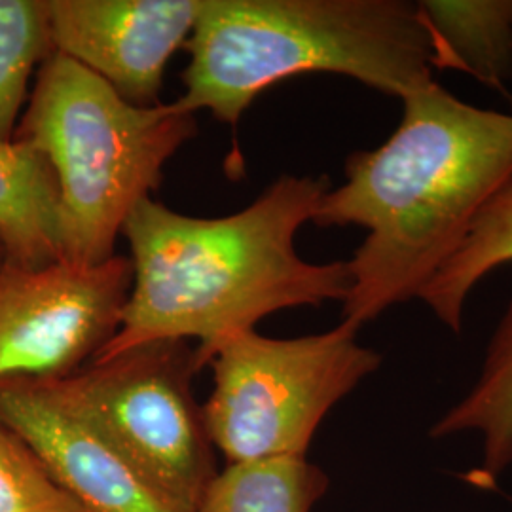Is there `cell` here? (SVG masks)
Listing matches in <instances>:
<instances>
[{
	"label": "cell",
	"mask_w": 512,
	"mask_h": 512,
	"mask_svg": "<svg viewBox=\"0 0 512 512\" xmlns=\"http://www.w3.org/2000/svg\"><path fill=\"white\" fill-rule=\"evenodd\" d=\"M361 327L268 338L253 330L224 336L213 349V393L203 420L228 465L306 458L330 410L372 376L382 355L359 344Z\"/></svg>",
	"instance_id": "obj_5"
},
{
	"label": "cell",
	"mask_w": 512,
	"mask_h": 512,
	"mask_svg": "<svg viewBox=\"0 0 512 512\" xmlns=\"http://www.w3.org/2000/svg\"><path fill=\"white\" fill-rule=\"evenodd\" d=\"M0 512H86L37 454L0 421Z\"/></svg>",
	"instance_id": "obj_16"
},
{
	"label": "cell",
	"mask_w": 512,
	"mask_h": 512,
	"mask_svg": "<svg viewBox=\"0 0 512 512\" xmlns=\"http://www.w3.org/2000/svg\"><path fill=\"white\" fill-rule=\"evenodd\" d=\"M435 69H452L503 92L512 78V0H423Z\"/></svg>",
	"instance_id": "obj_11"
},
{
	"label": "cell",
	"mask_w": 512,
	"mask_h": 512,
	"mask_svg": "<svg viewBox=\"0 0 512 512\" xmlns=\"http://www.w3.org/2000/svg\"><path fill=\"white\" fill-rule=\"evenodd\" d=\"M54 54L48 0H0V141H14L29 82Z\"/></svg>",
	"instance_id": "obj_15"
},
{
	"label": "cell",
	"mask_w": 512,
	"mask_h": 512,
	"mask_svg": "<svg viewBox=\"0 0 512 512\" xmlns=\"http://www.w3.org/2000/svg\"><path fill=\"white\" fill-rule=\"evenodd\" d=\"M512 262V173L478 213L454 256L425 285L420 300L452 332L463 325V311L476 285Z\"/></svg>",
	"instance_id": "obj_13"
},
{
	"label": "cell",
	"mask_w": 512,
	"mask_h": 512,
	"mask_svg": "<svg viewBox=\"0 0 512 512\" xmlns=\"http://www.w3.org/2000/svg\"><path fill=\"white\" fill-rule=\"evenodd\" d=\"M329 476L306 458L226 465L205 490L198 512H311Z\"/></svg>",
	"instance_id": "obj_14"
},
{
	"label": "cell",
	"mask_w": 512,
	"mask_h": 512,
	"mask_svg": "<svg viewBox=\"0 0 512 512\" xmlns=\"http://www.w3.org/2000/svg\"><path fill=\"white\" fill-rule=\"evenodd\" d=\"M196 133V112L179 101L131 105L73 59L50 55L14 141L54 169L63 260L95 266L114 258L131 211L152 198L167 162Z\"/></svg>",
	"instance_id": "obj_4"
},
{
	"label": "cell",
	"mask_w": 512,
	"mask_h": 512,
	"mask_svg": "<svg viewBox=\"0 0 512 512\" xmlns=\"http://www.w3.org/2000/svg\"><path fill=\"white\" fill-rule=\"evenodd\" d=\"M0 236L12 266L44 268L63 260L54 169L21 141H0Z\"/></svg>",
	"instance_id": "obj_10"
},
{
	"label": "cell",
	"mask_w": 512,
	"mask_h": 512,
	"mask_svg": "<svg viewBox=\"0 0 512 512\" xmlns=\"http://www.w3.org/2000/svg\"><path fill=\"white\" fill-rule=\"evenodd\" d=\"M8 264V251H6V243H4V239L0 236V272H2V268Z\"/></svg>",
	"instance_id": "obj_17"
},
{
	"label": "cell",
	"mask_w": 512,
	"mask_h": 512,
	"mask_svg": "<svg viewBox=\"0 0 512 512\" xmlns=\"http://www.w3.org/2000/svg\"><path fill=\"white\" fill-rule=\"evenodd\" d=\"M330 181L283 175L239 213L188 217L148 198L129 215L133 283L120 327L92 363L165 340H198L202 372L232 332L253 330L277 311L344 302L348 262L313 264L296 251Z\"/></svg>",
	"instance_id": "obj_1"
},
{
	"label": "cell",
	"mask_w": 512,
	"mask_h": 512,
	"mask_svg": "<svg viewBox=\"0 0 512 512\" xmlns=\"http://www.w3.org/2000/svg\"><path fill=\"white\" fill-rule=\"evenodd\" d=\"M184 50L177 101L232 128L298 74L348 76L401 101L435 82L431 38L408 0H203Z\"/></svg>",
	"instance_id": "obj_3"
},
{
	"label": "cell",
	"mask_w": 512,
	"mask_h": 512,
	"mask_svg": "<svg viewBox=\"0 0 512 512\" xmlns=\"http://www.w3.org/2000/svg\"><path fill=\"white\" fill-rule=\"evenodd\" d=\"M0 421L86 512H184L122 452L35 378L0 384Z\"/></svg>",
	"instance_id": "obj_9"
},
{
	"label": "cell",
	"mask_w": 512,
	"mask_h": 512,
	"mask_svg": "<svg viewBox=\"0 0 512 512\" xmlns=\"http://www.w3.org/2000/svg\"><path fill=\"white\" fill-rule=\"evenodd\" d=\"M511 173L512 112L463 103L437 82L404 97L393 135L349 156L346 183L311 220L366 230L348 260L344 321L363 327L418 298Z\"/></svg>",
	"instance_id": "obj_2"
},
{
	"label": "cell",
	"mask_w": 512,
	"mask_h": 512,
	"mask_svg": "<svg viewBox=\"0 0 512 512\" xmlns=\"http://www.w3.org/2000/svg\"><path fill=\"white\" fill-rule=\"evenodd\" d=\"M133 283L129 256L84 266L6 264L0 272V384L65 378L116 334Z\"/></svg>",
	"instance_id": "obj_7"
},
{
	"label": "cell",
	"mask_w": 512,
	"mask_h": 512,
	"mask_svg": "<svg viewBox=\"0 0 512 512\" xmlns=\"http://www.w3.org/2000/svg\"><path fill=\"white\" fill-rule=\"evenodd\" d=\"M202 8L203 0H48L54 52L105 80L131 105L152 107Z\"/></svg>",
	"instance_id": "obj_8"
},
{
	"label": "cell",
	"mask_w": 512,
	"mask_h": 512,
	"mask_svg": "<svg viewBox=\"0 0 512 512\" xmlns=\"http://www.w3.org/2000/svg\"><path fill=\"white\" fill-rule=\"evenodd\" d=\"M194 351L183 340L152 342L44 380L184 512H198L217 476L215 446L192 389L200 372Z\"/></svg>",
	"instance_id": "obj_6"
},
{
	"label": "cell",
	"mask_w": 512,
	"mask_h": 512,
	"mask_svg": "<svg viewBox=\"0 0 512 512\" xmlns=\"http://www.w3.org/2000/svg\"><path fill=\"white\" fill-rule=\"evenodd\" d=\"M461 433L482 437L480 486L494 484L512 465V300L501 317L471 391L431 427L433 439Z\"/></svg>",
	"instance_id": "obj_12"
}]
</instances>
